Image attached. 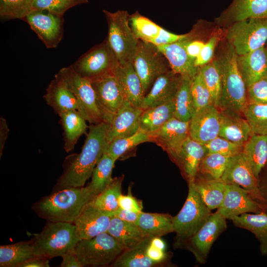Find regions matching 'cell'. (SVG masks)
Wrapping results in <instances>:
<instances>
[{"mask_svg":"<svg viewBox=\"0 0 267 267\" xmlns=\"http://www.w3.org/2000/svg\"><path fill=\"white\" fill-rule=\"evenodd\" d=\"M108 124H90L80 153L74 158L57 180L54 191L70 187H83L91 176L97 163L105 152L108 143Z\"/></svg>","mask_w":267,"mask_h":267,"instance_id":"cell-1","label":"cell"},{"mask_svg":"<svg viewBox=\"0 0 267 267\" xmlns=\"http://www.w3.org/2000/svg\"><path fill=\"white\" fill-rule=\"evenodd\" d=\"M95 196L88 185L65 188L41 198L32 209L47 222L73 223L83 208Z\"/></svg>","mask_w":267,"mask_h":267,"instance_id":"cell-2","label":"cell"},{"mask_svg":"<svg viewBox=\"0 0 267 267\" xmlns=\"http://www.w3.org/2000/svg\"><path fill=\"white\" fill-rule=\"evenodd\" d=\"M237 55L228 43L216 59L221 81L218 108L220 110H229L243 115L248 102L247 88L237 65Z\"/></svg>","mask_w":267,"mask_h":267,"instance_id":"cell-3","label":"cell"},{"mask_svg":"<svg viewBox=\"0 0 267 267\" xmlns=\"http://www.w3.org/2000/svg\"><path fill=\"white\" fill-rule=\"evenodd\" d=\"M31 240L36 256L50 259L75 248L81 239L73 223L48 222Z\"/></svg>","mask_w":267,"mask_h":267,"instance_id":"cell-4","label":"cell"},{"mask_svg":"<svg viewBox=\"0 0 267 267\" xmlns=\"http://www.w3.org/2000/svg\"><path fill=\"white\" fill-rule=\"evenodd\" d=\"M103 12L108 26L106 41L118 63L121 65L133 63L140 40L129 25L130 16L126 10Z\"/></svg>","mask_w":267,"mask_h":267,"instance_id":"cell-5","label":"cell"},{"mask_svg":"<svg viewBox=\"0 0 267 267\" xmlns=\"http://www.w3.org/2000/svg\"><path fill=\"white\" fill-rule=\"evenodd\" d=\"M212 214L192 183H189L186 201L179 213L173 217L174 232L177 234L178 241L185 242L193 236Z\"/></svg>","mask_w":267,"mask_h":267,"instance_id":"cell-6","label":"cell"},{"mask_svg":"<svg viewBox=\"0 0 267 267\" xmlns=\"http://www.w3.org/2000/svg\"><path fill=\"white\" fill-rule=\"evenodd\" d=\"M55 76L61 79L75 95L78 112L90 124L104 122L90 80L79 75L70 65L61 68Z\"/></svg>","mask_w":267,"mask_h":267,"instance_id":"cell-7","label":"cell"},{"mask_svg":"<svg viewBox=\"0 0 267 267\" xmlns=\"http://www.w3.org/2000/svg\"><path fill=\"white\" fill-rule=\"evenodd\" d=\"M125 248L107 232L88 239H82L75 251L84 266L102 267L111 265Z\"/></svg>","mask_w":267,"mask_h":267,"instance_id":"cell-8","label":"cell"},{"mask_svg":"<svg viewBox=\"0 0 267 267\" xmlns=\"http://www.w3.org/2000/svg\"><path fill=\"white\" fill-rule=\"evenodd\" d=\"M226 38L237 55L255 50L267 42V19L250 18L233 23Z\"/></svg>","mask_w":267,"mask_h":267,"instance_id":"cell-9","label":"cell"},{"mask_svg":"<svg viewBox=\"0 0 267 267\" xmlns=\"http://www.w3.org/2000/svg\"><path fill=\"white\" fill-rule=\"evenodd\" d=\"M166 58L154 44L139 41L133 61L145 95L155 80L170 68Z\"/></svg>","mask_w":267,"mask_h":267,"instance_id":"cell-10","label":"cell"},{"mask_svg":"<svg viewBox=\"0 0 267 267\" xmlns=\"http://www.w3.org/2000/svg\"><path fill=\"white\" fill-rule=\"evenodd\" d=\"M91 81L103 121L108 124L126 100L121 88L112 72L93 79Z\"/></svg>","mask_w":267,"mask_h":267,"instance_id":"cell-11","label":"cell"},{"mask_svg":"<svg viewBox=\"0 0 267 267\" xmlns=\"http://www.w3.org/2000/svg\"><path fill=\"white\" fill-rule=\"evenodd\" d=\"M118 62L106 41L84 54L70 66L81 76L91 80L112 72Z\"/></svg>","mask_w":267,"mask_h":267,"instance_id":"cell-12","label":"cell"},{"mask_svg":"<svg viewBox=\"0 0 267 267\" xmlns=\"http://www.w3.org/2000/svg\"><path fill=\"white\" fill-rule=\"evenodd\" d=\"M226 220L217 211L212 213L205 223L185 241L198 263H206L213 243L226 229Z\"/></svg>","mask_w":267,"mask_h":267,"instance_id":"cell-13","label":"cell"},{"mask_svg":"<svg viewBox=\"0 0 267 267\" xmlns=\"http://www.w3.org/2000/svg\"><path fill=\"white\" fill-rule=\"evenodd\" d=\"M48 48L56 47L63 35V16L33 10L23 19Z\"/></svg>","mask_w":267,"mask_h":267,"instance_id":"cell-14","label":"cell"},{"mask_svg":"<svg viewBox=\"0 0 267 267\" xmlns=\"http://www.w3.org/2000/svg\"><path fill=\"white\" fill-rule=\"evenodd\" d=\"M216 211L225 219L231 220L245 213L267 212V207L239 185L226 183L223 199Z\"/></svg>","mask_w":267,"mask_h":267,"instance_id":"cell-15","label":"cell"},{"mask_svg":"<svg viewBox=\"0 0 267 267\" xmlns=\"http://www.w3.org/2000/svg\"><path fill=\"white\" fill-rule=\"evenodd\" d=\"M221 179L226 183L239 185L254 199L264 204L259 190L258 179L242 152L230 158Z\"/></svg>","mask_w":267,"mask_h":267,"instance_id":"cell-16","label":"cell"},{"mask_svg":"<svg viewBox=\"0 0 267 267\" xmlns=\"http://www.w3.org/2000/svg\"><path fill=\"white\" fill-rule=\"evenodd\" d=\"M189 136V122L180 121L175 117L151 134L154 142L166 151L177 163L182 145Z\"/></svg>","mask_w":267,"mask_h":267,"instance_id":"cell-17","label":"cell"},{"mask_svg":"<svg viewBox=\"0 0 267 267\" xmlns=\"http://www.w3.org/2000/svg\"><path fill=\"white\" fill-rule=\"evenodd\" d=\"M220 111L213 104L194 112L189 121V135L193 140L206 144L219 136Z\"/></svg>","mask_w":267,"mask_h":267,"instance_id":"cell-18","label":"cell"},{"mask_svg":"<svg viewBox=\"0 0 267 267\" xmlns=\"http://www.w3.org/2000/svg\"><path fill=\"white\" fill-rule=\"evenodd\" d=\"M143 109L125 100L122 107L113 115L108 123L107 140L128 136L139 129V120Z\"/></svg>","mask_w":267,"mask_h":267,"instance_id":"cell-19","label":"cell"},{"mask_svg":"<svg viewBox=\"0 0 267 267\" xmlns=\"http://www.w3.org/2000/svg\"><path fill=\"white\" fill-rule=\"evenodd\" d=\"M111 217L89 202L83 208L73 223L81 240L88 239L107 232Z\"/></svg>","mask_w":267,"mask_h":267,"instance_id":"cell-20","label":"cell"},{"mask_svg":"<svg viewBox=\"0 0 267 267\" xmlns=\"http://www.w3.org/2000/svg\"><path fill=\"white\" fill-rule=\"evenodd\" d=\"M191 40L189 35L187 37L176 42L156 46L166 58L173 72L181 76L193 78L198 68L195 66V60L189 56L186 50V45Z\"/></svg>","mask_w":267,"mask_h":267,"instance_id":"cell-21","label":"cell"},{"mask_svg":"<svg viewBox=\"0 0 267 267\" xmlns=\"http://www.w3.org/2000/svg\"><path fill=\"white\" fill-rule=\"evenodd\" d=\"M181 76L169 70L159 76L149 92L145 95L140 107L143 110L175 99Z\"/></svg>","mask_w":267,"mask_h":267,"instance_id":"cell-22","label":"cell"},{"mask_svg":"<svg viewBox=\"0 0 267 267\" xmlns=\"http://www.w3.org/2000/svg\"><path fill=\"white\" fill-rule=\"evenodd\" d=\"M250 18L267 19V0H233L216 19L224 25Z\"/></svg>","mask_w":267,"mask_h":267,"instance_id":"cell-23","label":"cell"},{"mask_svg":"<svg viewBox=\"0 0 267 267\" xmlns=\"http://www.w3.org/2000/svg\"><path fill=\"white\" fill-rule=\"evenodd\" d=\"M236 62L246 88L267 75V47L237 55Z\"/></svg>","mask_w":267,"mask_h":267,"instance_id":"cell-24","label":"cell"},{"mask_svg":"<svg viewBox=\"0 0 267 267\" xmlns=\"http://www.w3.org/2000/svg\"><path fill=\"white\" fill-rule=\"evenodd\" d=\"M112 72L120 85L125 99L140 107L145 94L133 63L121 65L118 62Z\"/></svg>","mask_w":267,"mask_h":267,"instance_id":"cell-25","label":"cell"},{"mask_svg":"<svg viewBox=\"0 0 267 267\" xmlns=\"http://www.w3.org/2000/svg\"><path fill=\"white\" fill-rule=\"evenodd\" d=\"M220 111L219 136L234 143L244 144L253 134L247 120L243 115L235 112Z\"/></svg>","mask_w":267,"mask_h":267,"instance_id":"cell-26","label":"cell"},{"mask_svg":"<svg viewBox=\"0 0 267 267\" xmlns=\"http://www.w3.org/2000/svg\"><path fill=\"white\" fill-rule=\"evenodd\" d=\"M207 153L205 145L193 140L189 135L183 142L177 164L188 183L194 181L200 163Z\"/></svg>","mask_w":267,"mask_h":267,"instance_id":"cell-27","label":"cell"},{"mask_svg":"<svg viewBox=\"0 0 267 267\" xmlns=\"http://www.w3.org/2000/svg\"><path fill=\"white\" fill-rule=\"evenodd\" d=\"M44 98L46 104L58 114L79 109L78 101L64 82L54 76L48 85Z\"/></svg>","mask_w":267,"mask_h":267,"instance_id":"cell-28","label":"cell"},{"mask_svg":"<svg viewBox=\"0 0 267 267\" xmlns=\"http://www.w3.org/2000/svg\"><path fill=\"white\" fill-rule=\"evenodd\" d=\"M190 183H192L209 209L212 210L219 208L223 199L226 184L221 178L214 179L197 175L194 181Z\"/></svg>","mask_w":267,"mask_h":267,"instance_id":"cell-29","label":"cell"},{"mask_svg":"<svg viewBox=\"0 0 267 267\" xmlns=\"http://www.w3.org/2000/svg\"><path fill=\"white\" fill-rule=\"evenodd\" d=\"M233 224L253 233L260 243L262 255H267V213H245L232 218Z\"/></svg>","mask_w":267,"mask_h":267,"instance_id":"cell-30","label":"cell"},{"mask_svg":"<svg viewBox=\"0 0 267 267\" xmlns=\"http://www.w3.org/2000/svg\"><path fill=\"white\" fill-rule=\"evenodd\" d=\"M58 115L63 129L64 149L69 152L74 149L80 136L86 133L87 121L77 110L63 112Z\"/></svg>","mask_w":267,"mask_h":267,"instance_id":"cell-31","label":"cell"},{"mask_svg":"<svg viewBox=\"0 0 267 267\" xmlns=\"http://www.w3.org/2000/svg\"><path fill=\"white\" fill-rule=\"evenodd\" d=\"M107 232L113 237L125 249L135 245L148 236L135 223L112 216Z\"/></svg>","mask_w":267,"mask_h":267,"instance_id":"cell-32","label":"cell"},{"mask_svg":"<svg viewBox=\"0 0 267 267\" xmlns=\"http://www.w3.org/2000/svg\"><path fill=\"white\" fill-rule=\"evenodd\" d=\"M175 99L144 109L139 120V129L152 134L174 117Z\"/></svg>","mask_w":267,"mask_h":267,"instance_id":"cell-33","label":"cell"},{"mask_svg":"<svg viewBox=\"0 0 267 267\" xmlns=\"http://www.w3.org/2000/svg\"><path fill=\"white\" fill-rule=\"evenodd\" d=\"M242 153L258 179L267 162V135L253 134L244 143Z\"/></svg>","mask_w":267,"mask_h":267,"instance_id":"cell-34","label":"cell"},{"mask_svg":"<svg viewBox=\"0 0 267 267\" xmlns=\"http://www.w3.org/2000/svg\"><path fill=\"white\" fill-rule=\"evenodd\" d=\"M153 236H148L133 247L124 250L112 263L113 267H150L157 264L146 255V250Z\"/></svg>","mask_w":267,"mask_h":267,"instance_id":"cell-35","label":"cell"},{"mask_svg":"<svg viewBox=\"0 0 267 267\" xmlns=\"http://www.w3.org/2000/svg\"><path fill=\"white\" fill-rule=\"evenodd\" d=\"M173 217L168 214L142 211L139 214L135 224L145 234L160 237L174 232Z\"/></svg>","mask_w":267,"mask_h":267,"instance_id":"cell-36","label":"cell"},{"mask_svg":"<svg viewBox=\"0 0 267 267\" xmlns=\"http://www.w3.org/2000/svg\"><path fill=\"white\" fill-rule=\"evenodd\" d=\"M124 178V175H122L113 178L107 187L89 202L98 210L113 216V214L120 208L118 199L122 194Z\"/></svg>","mask_w":267,"mask_h":267,"instance_id":"cell-37","label":"cell"},{"mask_svg":"<svg viewBox=\"0 0 267 267\" xmlns=\"http://www.w3.org/2000/svg\"><path fill=\"white\" fill-rule=\"evenodd\" d=\"M34 257L31 240L0 246V267H19Z\"/></svg>","mask_w":267,"mask_h":267,"instance_id":"cell-38","label":"cell"},{"mask_svg":"<svg viewBox=\"0 0 267 267\" xmlns=\"http://www.w3.org/2000/svg\"><path fill=\"white\" fill-rule=\"evenodd\" d=\"M116 160L105 152L95 167L88 187L96 196L112 181V173Z\"/></svg>","mask_w":267,"mask_h":267,"instance_id":"cell-39","label":"cell"},{"mask_svg":"<svg viewBox=\"0 0 267 267\" xmlns=\"http://www.w3.org/2000/svg\"><path fill=\"white\" fill-rule=\"evenodd\" d=\"M192 80L189 77L181 76L175 97L174 117L184 122H189L193 113L191 94Z\"/></svg>","mask_w":267,"mask_h":267,"instance_id":"cell-40","label":"cell"},{"mask_svg":"<svg viewBox=\"0 0 267 267\" xmlns=\"http://www.w3.org/2000/svg\"><path fill=\"white\" fill-rule=\"evenodd\" d=\"M150 141L151 134L139 129L132 135L113 140L108 144L105 152L116 161L139 144Z\"/></svg>","mask_w":267,"mask_h":267,"instance_id":"cell-41","label":"cell"},{"mask_svg":"<svg viewBox=\"0 0 267 267\" xmlns=\"http://www.w3.org/2000/svg\"><path fill=\"white\" fill-rule=\"evenodd\" d=\"M230 158L217 153H208L200 163L197 174L214 179H220Z\"/></svg>","mask_w":267,"mask_h":267,"instance_id":"cell-42","label":"cell"},{"mask_svg":"<svg viewBox=\"0 0 267 267\" xmlns=\"http://www.w3.org/2000/svg\"><path fill=\"white\" fill-rule=\"evenodd\" d=\"M243 115L253 134L267 135V104L248 103Z\"/></svg>","mask_w":267,"mask_h":267,"instance_id":"cell-43","label":"cell"},{"mask_svg":"<svg viewBox=\"0 0 267 267\" xmlns=\"http://www.w3.org/2000/svg\"><path fill=\"white\" fill-rule=\"evenodd\" d=\"M131 28L136 38L151 43L159 35L161 27L138 12L130 16Z\"/></svg>","mask_w":267,"mask_h":267,"instance_id":"cell-44","label":"cell"},{"mask_svg":"<svg viewBox=\"0 0 267 267\" xmlns=\"http://www.w3.org/2000/svg\"><path fill=\"white\" fill-rule=\"evenodd\" d=\"M199 68L204 82L211 93L213 104L218 107L221 81L216 60L215 59Z\"/></svg>","mask_w":267,"mask_h":267,"instance_id":"cell-45","label":"cell"},{"mask_svg":"<svg viewBox=\"0 0 267 267\" xmlns=\"http://www.w3.org/2000/svg\"><path fill=\"white\" fill-rule=\"evenodd\" d=\"M34 0H0L2 19H23L33 9Z\"/></svg>","mask_w":267,"mask_h":267,"instance_id":"cell-46","label":"cell"},{"mask_svg":"<svg viewBox=\"0 0 267 267\" xmlns=\"http://www.w3.org/2000/svg\"><path fill=\"white\" fill-rule=\"evenodd\" d=\"M191 94L193 114L210 105L213 104L211 93L204 82L199 67L196 74L192 80Z\"/></svg>","mask_w":267,"mask_h":267,"instance_id":"cell-47","label":"cell"},{"mask_svg":"<svg viewBox=\"0 0 267 267\" xmlns=\"http://www.w3.org/2000/svg\"><path fill=\"white\" fill-rule=\"evenodd\" d=\"M88 2V0H34L32 10L46 11L52 14L63 16L69 9Z\"/></svg>","mask_w":267,"mask_h":267,"instance_id":"cell-48","label":"cell"},{"mask_svg":"<svg viewBox=\"0 0 267 267\" xmlns=\"http://www.w3.org/2000/svg\"><path fill=\"white\" fill-rule=\"evenodd\" d=\"M205 145L208 153H217L231 157L242 153L244 144L234 143L218 136Z\"/></svg>","mask_w":267,"mask_h":267,"instance_id":"cell-49","label":"cell"},{"mask_svg":"<svg viewBox=\"0 0 267 267\" xmlns=\"http://www.w3.org/2000/svg\"><path fill=\"white\" fill-rule=\"evenodd\" d=\"M248 103L267 104V75L247 88Z\"/></svg>","mask_w":267,"mask_h":267,"instance_id":"cell-50","label":"cell"},{"mask_svg":"<svg viewBox=\"0 0 267 267\" xmlns=\"http://www.w3.org/2000/svg\"><path fill=\"white\" fill-rule=\"evenodd\" d=\"M219 41V37L215 35L204 44L200 54L195 60L194 65L196 67H201L211 61Z\"/></svg>","mask_w":267,"mask_h":267,"instance_id":"cell-51","label":"cell"},{"mask_svg":"<svg viewBox=\"0 0 267 267\" xmlns=\"http://www.w3.org/2000/svg\"><path fill=\"white\" fill-rule=\"evenodd\" d=\"M119 208L136 213L142 212V205L141 202L134 197L130 190L127 195L121 194L118 199Z\"/></svg>","mask_w":267,"mask_h":267,"instance_id":"cell-52","label":"cell"},{"mask_svg":"<svg viewBox=\"0 0 267 267\" xmlns=\"http://www.w3.org/2000/svg\"><path fill=\"white\" fill-rule=\"evenodd\" d=\"M190 34L177 35L161 28L158 36L151 44L155 46L172 44L187 37Z\"/></svg>","mask_w":267,"mask_h":267,"instance_id":"cell-53","label":"cell"},{"mask_svg":"<svg viewBox=\"0 0 267 267\" xmlns=\"http://www.w3.org/2000/svg\"><path fill=\"white\" fill-rule=\"evenodd\" d=\"M60 264L61 267H83V266L78 259L75 248L68 250L62 257Z\"/></svg>","mask_w":267,"mask_h":267,"instance_id":"cell-54","label":"cell"},{"mask_svg":"<svg viewBox=\"0 0 267 267\" xmlns=\"http://www.w3.org/2000/svg\"><path fill=\"white\" fill-rule=\"evenodd\" d=\"M146 253L147 256L156 264L163 261L166 257L164 251L154 247L150 242L146 248Z\"/></svg>","mask_w":267,"mask_h":267,"instance_id":"cell-55","label":"cell"},{"mask_svg":"<svg viewBox=\"0 0 267 267\" xmlns=\"http://www.w3.org/2000/svg\"><path fill=\"white\" fill-rule=\"evenodd\" d=\"M204 44L203 42L199 40L192 41L191 40L186 46L187 54L190 57L195 60L200 54Z\"/></svg>","mask_w":267,"mask_h":267,"instance_id":"cell-56","label":"cell"},{"mask_svg":"<svg viewBox=\"0 0 267 267\" xmlns=\"http://www.w3.org/2000/svg\"><path fill=\"white\" fill-rule=\"evenodd\" d=\"M140 213L119 208L113 215L122 220L135 223Z\"/></svg>","mask_w":267,"mask_h":267,"instance_id":"cell-57","label":"cell"},{"mask_svg":"<svg viewBox=\"0 0 267 267\" xmlns=\"http://www.w3.org/2000/svg\"><path fill=\"white\" fill-rule=\"evenodd\" d=\"M49 259L41 257H34L21 264L19 267H48Z\"/></svg>","mask_w":267,"mask_h":267,"instance_id":"cell-58","label":"cell"},{"mask_svg":"<svg viewBox=\"0 0 267 267\" xmlns=\"http://www.w3.org/2000/svg\"><path fill=\"white\" fill-rule=\"evenodd\" d=\"M9 129L6 120L3 117L0 118V157L1 156L5 142L8 137Z\"/></svg>","mask_w":267,"mask_h":267,"instance_id":"cell-59","label":"cell"},{"mask_svg":"<svg viewBox=\"0 0 267 267\" xmlns=\"http://www.w3.org/2000/svg\"><path fill=\"white\" fill-rule=\"evenodd\" d=\"M150 244L154 247L165 251L166 244L164 241L159 236H153L150 241Z\"/></svg>","mask_w":267,"mask_h":267,"instance_id":"cell-60","label":"cell"},{"mask_svg":"<svg viewBox=\"0 0 267 267\" xmlns=\"http://www.w3.org/2000/svg\"><path fill=\"white\" fill-rule=\"evenodd\" d=\"M260 192L264 199V204L267 207V183L263 185H259Z\"/></svg>","mask_w":267,"mask_h":267,"instance_id":"cell-61","label":"cell"},{"mask_svg":"<svg viewBox=\"0 0 267 267\" xmlns=\"http://www.w3.org/2000/svg\"><path fill=\"white\" fill-rule=\"evenodd\" d=\"M266 45H267L266 46H267V43H266Z\"/></svg>","mask_w":267,"mask_h":267,"instance_id":"cell-62","label":"cell"},{"mask_svg":"<svg viewBox=\"0 0 267 267\" xmlns=\"http://www.w3.org/2000/svg\"></svg>","mask_w":267,"mask_h":267,"instance_id":"cell-63","label":"cell"}]
</instances>
